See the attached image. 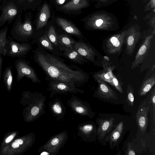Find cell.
<instances>
[{"label":"cell","mask_w":155,"mask_h":155,"mask_svg":"<svg viewBox=\"0 0 155 155\" xmlns=\"http://www.w3.org/2000/svg\"><path fill=\"white\" fill-rule=\"evenodd\" d=\"M48 106L50 110L57 120H58L63 118L66 108L59 98H57L50 101Z\"/></svg>","instance_id":"17"},{"label":"cell","mask_w":155,"mask_h":155,"mask_svg":"<svg viewBox=\"0 0 155 155\" xmlns=\"http://www.w3.org/2000/svg\"><path fill=\"white\" fill-rule=\"evenodd\" d=\"M123 128V123L120 122L109 135V141L110 145L114 146L119 139L122 133Z\"/></svg>","instance_id":"25"},{"label":"cell","mask_w":155,"mask_h":155,"mask_svg":"<svg viewBox=\"0 0 155 155\" xmlns=\"http://www.w3.org/2000/svg\"><path fill=\"white\" fill-rule=\"evenodd\" d=\"M47 36L51 42L55 45H58L57 36L56 34L55 28L53 26H51L50 27Z\"/></svg>","instance_id":"29"},{"label":"cell","mask_w":155,"mask_h":155,"mask_svg":"<svg viewBox=\"0 0 155 155\" xmlns=\"http://www.w3.org/2000/svg\"><path fill=\"white\" fill-rule=\"evenodd\" d=\"M150 22L151 25L154 28V31H155V17L154 15L151 19Z\"/></svg>","instance_id":"35"},{"label":"cell","mask_w":155,"mask_h":155,"mask_svg":"<svg viewBox=\"0 0 155 155\" xmlns=\"http://www.w3.org/2000/svg\"><path fill=\"white\" fill-rule=\"evenodd\" d=\"M3 61V58L2 57V55H0V81L1 80V75H2V65Z\"/></svg>","instance_id":"34"},{"label":"cell","mask_w":155,"mask_h":155,"mask_svg":"<svg viewBox=\"0 0 155 155\" xmlns=\"http://www.w3.org/2000/svg\"><path fill=\"white\" fill-rule=\"evenodd\" d=\"M107 0H103L102 2H105V1H107Z\"/></svg>","instance_id":"44"},{"label":"cell","mask_w":155,"mask_h":155,"mask_svg":"<svg viewBox=\"0 0 155 155\" xmlns=\"http://www.w3.org/2000/svg\"><path fill=\"white\" fill-rule=\"evenodd\" d=\"M64 54L69 59L78 63L82 64L87 61L84 58L80 55L74 48H63Z\"/></svg>","instance_id":"23"},{"label":"cell","mask_w":155,"mask_h":155,"mask_svg":"<svg viewBox=\"0 0 155 155\" xmlns=\"http://www.w3.org/2000/svg\"><path fill=\"white\" fill-rule=\"evenodd\" d=\"M15 65L17 71V81H20L26 77L33 82H40L34 70L26 61L21 58L18 59L15 61Z\"/></svg>","instance_id":"9"},{"label":"cell","mask_w":155,"mask_h":155,"mask_svg":"<svg viewBox=\"0 0 155 155\" xmlns=\"http://www.w3.org/2000/svg\"><path fill=\"white\" fill-rule=\"evenodd\" d=\"M68 138L67 131H63L52 136L39 148L38 152L40 153L45 151L48 152L50 155H55L64 147Z\"/></svg>","instance_id":"4"},{"label":"cell","mask_w":155,"mask_h":155,"mask_svg":"<svg viewBox=\"0 0 155 155\" xmlns=\"http://www.w3.org/2000/svg\"><path fill=\"white\" fill-rule=\"evenodd\" d=\"M141 36L139 29L135 26H132L126 30L124 42L126 45V53L127 54L130 56L132 55Z\"/></svg>","instance_id":"10"},{"label":"cell","mask_w":155,"mask_h":155,"mask_svg":"<svg viewBox=\"0 0 155 155\" xmlns=\"http://www.w3.org/2000/svg\"><path fill=\"white\" fill-rule=\"evenodd\" d=\"M35 57L38 64L54 81L76 87V86H80L88 79L87 74L81 70L73 69L52 55L37 51Z\"/></svg>","instance_id":"1"},{"label":"cell","mask_w":155,"mask_h":155,"mask_svg":"<svg viewBox=\"0 0 155 155\" xmlns=\"http://www.w3.org/2000/svg\"><path fill=\"white\" fill-rule=\"evenodd\" d=\"M8 28L6 26L0 30V55L3 54L7 42L6 35Z\"/></svg>","instance_id":"28"},{"label":"cell","mask_w":155,"mask_h":155,"mask_svg":"<svg viewBox=\"0 0 155 155\" xmlns=\"http://www.w3.org/2000/svg\"><path fill=\"white\" fill-rule=\"evenodd\" d=\"M127 154L128 155H133L136 154L135 152L130 148H129L128 149Z\"/></svg>","instance_id":"36"},{"label":"cell","mask_w":155,"mask_h":155,"mask_svg":"<svg viewBox=\"0 0 155 155\" xmlns=\"http://www.w3.org/2000/svg\"><path fill=\"white\" fill-rule=\"evenodd\" d=\"M59 43L62 47L69 48H73V46L74 41L72 39L65 34H61L57 36Z\"/></svg>","instance_id":"26"},{"label":"cell","mask_w":155,"mask_h":155,"mask_svg":"<svg viewBox=\"0 0 155 155\" xmlns=\"http://www.w3.org/2000/svg\"><path fill=\"white\" fill-rule=\"evenodd\" d=\"M101 1L102 2L103 0H101Z\"/></svg>","instance_id":"45"},{"label":"cell","mask_w":155,"mask_h":155,"mask_svg":"<svg viewBox=\"0 0 155 155\" xmlns=\"http://www.w3.org/2000/svg\"><path fill=\"white\" fill-rule=\"evenodd\" d=\"M126 34V30L114 34L108 38L105 41L107 52L110 54H119L122 50Z\"/></svg>","instance_id":"11"},{"label":"cell","mask_w":155,"mask_h":155,"mask_svg":"<svg viewBox=\"0 0 155 155\" xmlns=\"http://www.w3.org/2000/svg\"><path fill=\"white\" fill-rule=\"evenodd\" d=\"M2 0H0V5L1 4Z\"/></svg>","instance_id":"43"},{"label":"cell","mask_w":155,"mask_h":155,"mask_svg":"<svg viewBox=\"0 0 155 155\" xmlns=\"http://www.w3.org/2000/svg\"><path fill=\"white\" fill-rule=\"evenodd\" d=\"M155 84V75L153 74L143 82L140 88L138 94L140 96L145 95Z\"/></svg>","instance_id":"24"},{"label":"cell","mask_w":155,"mask_h":155,"mask_svg":"<svg viewBox=\"0 0 155 155\" xmlns=\"http://www.w3.org/2000/svg\"><path fill=\"white\" fill-rule=\"evenodd\" d=\"M67 103L72 111L76 114L87 116L90 118L94 117V114L89 103L83 101L73 94Z\"/></svg>","instance_id":"8"},{"label":"cell","mask_w":155,"mask_h":155,"mask_svg":"<svg viewBox=\"0 0 155 155\" xmlns=\"http://www.w3.org/2000/svg\"><path fill=\"white\" fill-rule=\"evenodd\" d=\"M15 142L18 143H19V145H21L23 143V140L21 139L16 140L15 141Z\"/></svg>","instance_id":"40"},{"label":"cell","mask_w":155,"mask_h":155,"mask_svg":"<svg viewBox=\"0 0 155 155\" xmlns=\"http://www.w3.org/2000/svg\"><path fill=\"white\" fill-rule=\"evenodd\" d=\"M114 23L111 17L106 13H97L88 18L87 26L94 30H109Z\"/></svg>","instance_id":"7"},{"label":"cell","mask_w":155,"mask_h":155,"mask_svg":"<svg viewBox=\"0 0 155 155\" xmlns=\"http://www.w3.org/2000/svg\"><path fill=\"white\" fill-rule=\"evenodd\" d=\"M103 70L94 74L93 77L96 80L101 79L106 82L114 87L122 94L123 93L121 81L113 73L112 66L102 63Z\"/></svg>","instance_id":"6"},{"label":"cell","mask_w":155,"mask_h":155,"mask_svg":"<svg viewBox=\"0 0 155 155\" xmlns=\"http://www.w3.org/2000/svg\"><path fill=\"white\" fill-rule=\"evenodd\" d=\"M56 2L59 5L62 4L66 0H55Z\"/></svg>","instance_id":"39"},{"label":"cell","mask_w":155,"mask_h":155,"mask_svg":"<svg viewBox=\"0 0 155 155\" xmlns=\"http://www.w3.org/2000/svg\"><path fill=\"white\" fill-rule=\"evenodd\" d=\"M13 137L12 135L10 136L5 140V142L6 143H8L9 142L12 140V139H13Z\"/></svg>","instance_id":"37"},{"label":"cell","mask_w":155,"mask_h":155,"mask_svg":"<svg viewBox=\"0 0 155 155\" xmlns=\"http://www.w3.org/2000/svg\"><path fill=\"white\" fill-rule=\"evenodd\" d=\"M21 13L19 14L15 19L11 34L12 38L22 43L28 41L31 37L33 31L30 18L25 16L23 22L21 21Z\"/></svg>","instance_id":"2"},{"label":"cell","mask_w":155,"mask_h":155,"mask_svg":"<svg viewBox=\"0 0 155 155\" xmlns=\"http://www.w3.org/2000/svg\"><path fill=\"white\" fill-rule=\"evenodd\" d=\"M50 15L49 8L47 4H45L41 8L37 21L36 29L37 30L45 25Z\"/></svg>","instance_id":"21"},{"label":"cell","mask_w":155,"mask_h":155,"mask_svg":"<svg viewBox=\"0 0 155 155\" xmlns=\"http://www.w3.org/2000/svg\"><path fill=\"white\" fill-rule=\"evenodd\" d=\"M151 101L152 103L153 109V120L155 123V90L154 88L152 91L150 97Z\"/></svg>","instance_id":"32"},{"label":"cell","mask_w":155,"mask_h":155,"mask_svg":"<svg viewBox=\"0 0 155 155\" xmlns=\"http://www.w3.org/2000/svg\"><path fill=\"white\" fill-rule=\"evenodd\" d=\"M3 82L7 87L10 89L12 85L13 77L11 66L7 67L4 71L3 74Z\"/></svg>","instance_id":"27"},{"label":"cell","mask_w":155,"mask_h":155,"mask_svg":"<svg viewBox=\"0 0 155 155\" xmlns=\"http://www.w3.org/2000/svg\"><path fill=\"white\" fill-rule=\"evenodd\" d=\"M19 145L18 143L14 142L12 144V146L14 148H17L19 147Z\"/></svg>","instance_id":"38"},{"label":"cell","mask_w":155,"mask_h":155,"mask_svg":"<svg viewBox=\"0 0 155 155\" xmlns=\"http://www.w3.org/2000/svg\"><path fill=\"white\" fill-rule=\"evenodd\" d=\"M48 91H51L49 97H53L54 95L58 94H68L69 92L71 93L76 94L80 93H84V91L76 87H72L68 84L60 81H54L50 82L49 84Z\"/></svg>","instance_id":"13"},{"label":"cell","mask_w":155,"mask_h":155,"mask_svg":"<svg viewBox=\"0 0 155 155\" xmlns=\"http://www.w3.org/2000/svg\"><path fill=\"white\" fill-rule=\"evenodd\" d=\"M149 106L145 104L140 105L136 114V121L140 130L144 133L147 128V114Z\"/></svg>","instance_id":"18"},{"label":"cell","mask_w":155,"mask_h":155,"mask_svg":"<svg viewBox=\"0 0 155 155\" xmlns=\"http://www.w3.org/2000/svg\"><path fill=\"white\" fill-rule=\"evenodd\" d=\"M78 130L77 135L83 141L90 143L94 140L96 130L93 122L89 121L79 124Z\"/></svg>","instance_id":"14"},{"label":"cell","mask_w":155,"mask_h":155,"mask_svg":"<svg viewBox=\"0 0 155 155\" xmlns=\"http://www.w3.org/2000/svg\"><path fill=\"white\" fill-rule=\"evenodd\" d=\"M22 10L18 0H2L0 5V28L6 23L12 22Z\"/></svg>","instance_id":"3"},{"label":"cell","mask_w":155,"mask_h":155,"mask_svg":"<svg viewBox=\"0 0 155 155\" xmlns=\"http://www.w3.org/2000/svg\"><path fill=\"white\" fill-rule=\"evenodd\" d=\"M96 80L98 83V86L95 93L97 96L107 100L117 99V94L115 91L105 81L101 79Z\"/></svg>","instance_id":"16"},{"label":"cell","mask_w":155,"mask_h":155,"mask_svg":"<svg viewBox=\"0 0 155 155\" xmlns=\"http://www.w3.org/2000/svg\"><path fill=\"white\" fill-rule=\"evenodd\" d=\"M155 33V31H153L151 35L145 38L144 41L138 49L134 60L132 64L131 69H133L138 67L146 57L150 48L151 41Z\"/></svg>","instance_id":"12"},{"label":"cell","mask_w":155,"mask_h":155,"mask_svg":"<svg viewBox=\"0 0 155 155\" xmlns=\"http://www.w3.org/2000/svg\"><path fill=\"white\" fill-rule=\"evenodd\" d=\"M41 44L46 48L52 50H53L52 45L46 34L42 36L39 40Z\"/></svg>","instance_id":"30"},{"label":"cell","mask_w":155,"mask_h":155,"mask_svg":"<svg viewBox=\"0 0 155 155\" xmlns=\"http://www.w3.org/2000/svg\"><path fill=\"white\" fill-rule=\"evenodd\" d=\"M114 119L111 118L110 119L101 120L99 124L97 130V135L100 139L104 138L107 136L112 128L114 125Z\"/></svg>","instance_id":"19"},{"label":"cell","mask_w":155,"mask_h":155,"mask_svg":"<svg viewBox=\"0 0 155 155\" xmlns=\"http://www.w3.org/2000/svg\"><path fill=\"white\" fill-rule=\"evenodd\" d=\"M73 47L86 59L94 63H96L95 57L97 56V54L94 50L88 45L83 42L74 41Z\"/></svg>","instance_id":"15"},{"label":"cell","mask_w":155,"mask_h":155,"mask_svg":"<svg viewBox=\"0 0 155 155\" xmlns=\"http://www.w3.org/2000/svg\"><path fill=\"white\" fill-rule=\"evenodd\" d=\"M34 0H24L23 2L20 4L21 5L23 3L27 2H32Z\"/></svg>","instance_id":"41"},{"label":"cell","mask_w":155,"mask_h":155,"mask_svg":"<svg viewBox=\"0 0 155 155\" xmlns=\"http://www.w3.org/2000/svg\"><path fill=\"white\" fill-rule=\"evenodd\" d=\"M155 0H151L149 3L148 4L147 8L148 9H155Z\"/></svg>","instance_id":"33"},{"label":"cell","mask_w":155,"mask_h":155,"mask_svg":"<svg viewBox=\"0 0 155 155\" xmlns=\"http://www.w3.org/2000/svg\"><path fill=\"white\" fill-rule=\"evenodd\" d=\"M134 93L133 88L130 84H128L127 90V100L128 104L131 106H132L134 104Z\"/></svg>","instance_id":"31"},{"label":"cell","mask_w":155,"mask_h":155,"mask_svg":"<svg viewBox=\"0 0 155 155\" xmlns=\"http://www.w3.org/2000/svg\"><path fill=\"white\" fill-rule=\"evenodd\" d=\"M24 0H18L20 4H21Z\"/></svg>","instance_id":"42"},{"label":"cell","mask_w":155,"mask_h":155,"mask_svg":"<svg viewBox=\"0 0 155 155\" xmlns=\"http://www.w3.org/2000/svg\"><path fill=\"white\" fill-rule=\"evenodd\" d=\"M89 5L87 0H71L61 8L65 10L74 11L86 8Z\"/></svg>","instance_id":"22"},{"label":"cell","mask_w":155,"mask_h":155,"mask_svg":"<svg viewBox=\"0 0 155 155\" xmlns=\"http://www.w3.org/2000/svg\"><path fill=\"white\" fill-rule=\"evenodd\" d=\"M2 55L12 57L22 58L26 55L31 48L29 43H19L8 36Z\"/></svg>","instance_id":"5"},{"label":"cell","mask_w":155,"mask_h":155,"mask_svg":"<svg viewBox=\"0 0 155 155\" xmlns=\"http://www.w3.org/2000/svg\"><path fill=\"white\" fill-rule=\"evenodd\" d=\"M58 24L67 33L72 35H80L81 33L80 31L69 21L62 18L56 19Z\"/></svg>","instance_id":"20"}]
</instances>
